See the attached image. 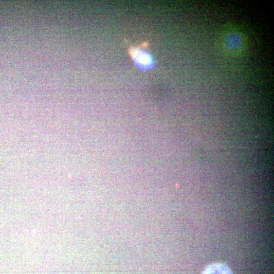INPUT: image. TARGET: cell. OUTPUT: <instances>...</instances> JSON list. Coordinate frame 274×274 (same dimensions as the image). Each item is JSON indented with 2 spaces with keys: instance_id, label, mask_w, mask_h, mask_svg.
<instances>
[{
  "instance_id": "1",
  "label": "cell",
  "mask_w": 274,
  "mask_h": 274,
  "mask_svg": "<svg viewBox=\"0 0 274 274\" xmlns=\"http://www.w3.org/2000/svg\"><path fill=\"white\" fill-rule=\"evenodd\" d=\"M131 55L137 66L142 70H149L153 65V61L151 56L146 53L133 49L131 51Z\"/></svg>"
},
{
  "instance_id": "2",
  "label": "cell",
  "mask_w": 274,
  "mask_h": 274,
  "mask_svg": "<svg viewBox=\"0 0 274 274\" xmlns=\"http://www.w3.org/2000/svg\"><path fill=\"white\" fill-rule=\"evenodd\" d=\"M202 274H232L230 269L221 264H213L208 266Z\"/></svg>"
},
{
  "instance_id": "3",
  "label": "cell",
  "mask_w": 274,
  "mask_h": 274,
  "mask_svg": "<svg viewBox=\"0 0 274 274\" xmlns=\"http://www.w3.org/2000/svg\"><path fill=\"white\" fill-rule=\"evenodd\" d=\"M241 44V39L239 35L232 33L226 38V45L231 50L236 49Z\"/></svg>"
}]
</instances>
